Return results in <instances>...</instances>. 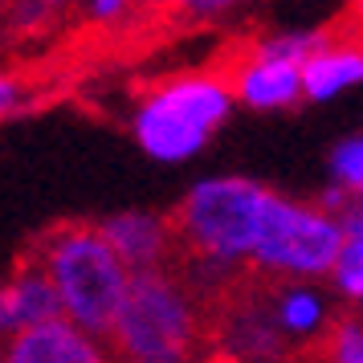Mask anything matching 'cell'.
<instances>
[{"mask_svg":"<svg viewBox=\"0 0 363 363\" xmlns=\"http://www.w3.org/2000/svg\"><path fill=\"white\" fill-rule=\"evenodd\" d=\"M37 265L62 298V311L90 335H111L118 306L127 298L131 269L123 265L115 245L106 241L102 225L94 220H62L33 237V245L21 253Z\"/></svg>","mask_w":363,"mask_h":363,"instance_id":"cell-1","label":"cell"},{"mask_svg":"<svg viewBox=\"0 0 363 363\" xmlns=\"http://www.w3.org/2000/svg\"><path fill=\"white\" fill-rule=\"evenodd\" d=\"M118 363H192L200 355V311L172 269H139L111 327Z\"/></svg>","mask_w":363,"mask_h":363,"instance_id":"cell-2","label":"cell"},{"mask_svg":"<svg viewBox=\"0 0 363 363\" xmlns=\"http://www.w3.org/2000/svg\"><path fill=\"white\" fill-rule=\"evenodd\" d=\"M274 196L278 192L253 180L196 184L164 216L172 233V257H220V262L253 257Z\"/></svg>","mask_w":363,"mask_h":363,"instance_id":"cell-3","label":"cell"},{"mask_svg":"<svg viewBox=\"0 0 363 363\" xmlns=\"http://www.w3.org/2000/svg\"><path fill=\"white\" fill-rule=\"evenodd\" d=\"M233 94L208 74L164 78L147 86V99L135 115V135L155 160H184L200 151L213 127L229 115Z\"/></svg>","mask_w":363,"mask_h":363,"instance_id":"cell-4","label":"cell"},{"mask_svg":"<svg viewBox=\"0 0 363 363\" xmlns=\"http://www.w3.org/2000/svg\"><path fill=\"white\" fill-rule=\"evenodd\" d=\"M343 245L347 241L335 220L302 208L294 200L274 196L262 225V241L253 249V262L269 265L278 274H290V278H318V274L335 269Z\"/></svg>","mask_w":363,"mask_h":363,"instance_id":"cell-5","label":"cell"},{"mask_svg":"<svg viewBox=\"0 0 363 363\" xmlns=\"http://www.w3.org/2000/svg\"><path fill=\"white\" fill-rule=\"evenodd\" d=\"M0 363H106L94 339L66 318H50L13 335Z\"/></svg>","mask_w":363,"mask_h":363,"instance_id":"cell-6","label":"cell"},{"mask_svg":"<svg viewBox=\"0 0 363 363\" xmlns=\"http://www.w3.org/2000/svg\"><path fill=\"white\" fill-rule=\"evenodd\" d=\"M106 241L115 245V253L123 257V265L139 274V269H164L172 257V233H167L164 216H147V213H123L102 220Z\"/></svg>","mask_w":363,"mask_h":363,"instance_id":"cell-7","label":"cell"},{"mask_svg":"<svg viewBox=\"0 0 363 363\" xmlns=\"http://www.w3.org/2000/svg\"><path fill=\"white\" fill-rule=\"evenodd\" d=\"M229 94L249 102V106H257V111L298 106V99H302V66H294V62H269V57H262V45H257V57L233 78Z\"/></svg>","mask_w":363,"mask_h":363,"instance_id":"cell-8","label":"cell"},{"mask_svg":"<svg viewBox=\"0 0 363 363\" xmlns=\"http://www.w3.org/2000/svg\"><path fill=\"white\" fill-rule=\"evenodd\" d=\"M4 314H9V330L17 335L25 327H37V323H50V318H62V298L53 290V281L29 265L25 257H17V274L4 286Z\"/></svg>","mask_w":363,"mask_h":363,"instance_id":"cell-9","label":"cell"},{"mask_svg":"<svg viewBox=\"0 0 363 363\" xmlns=\"http://www.w3.org/2000/svg\"><path fill=\"white\" fill-rule=\"evenodd\" d=\"M351 82H363V50H323L302 62V99H330Z\"/></svg>","mask_w":363,"mask_h":363,"instance_id":"cell-10","label":"cell"},{"mask_svg":"<svg viewBox=\"0 0 363 363\" xmlns=\"http://www.w3.org/2000/svg\"><path fill=\"white\" fill-rule=\"evenodd\" d=\"M330 164H335V176L347 192L363 196V139H343L330 155Z\"/></svg>","mask_w":363,"mask_h":363,"instance_id":"cell-11","label":"cell"},{"mask_svg":"<svg viewBox=\"0 0 363 363\" xmlns=\"http://www.w3.org/2000/svg\"><path fill=\"white\" fill-rule=\"evenodd\" d=\"M335 281L351 298H363V241H347L339 262H335Z\"/></svg>","mask_w":363,"mask_h":363,"instance_id":"cell-12","label":"cell"},{"mask_svg":"<svg viewBox=\"0 0 363 363\" xmlns=\"http://www.w3.org/2000/svg\"><path fill=\"white\" fill-rule=\"evenodd\" d=\"M233 0H172L160 17L164 21H200V17H213L220 9H229Z\"/></svg>","mask_w":363,"mask_h":363,"instance_id":"cell-13","label":"cell"},{"mask_svg":"<svg viewBox=\"0 0 363 363\" xmlns=\"http://www.w3.org/2000/svg\"><path fill=\"white\" fill-rule=\"evenodd\" d=\"M343 229L351 241H363V196L351 200V208L343 213Z\"/></svg>","mask_w":363,"mask_h":363,"instance_id":"cell-14","label":"cell"},{"mask_svg":"<svg viewBox=\"0 0 363 363\" xmlns=\"http://www.w3.org/2000/svg\"><path fill=\"white\" fill-rule=\"evenodd\" d=\"M90 4H94V17H102V21L118 17V13L127 9V0H90Z\"/></svg>","mask_w":363,"mask_h":363,"instance_id":"cell-15","label":"cell"},{"mask_svg":"<svg viewBox=\"0 0 363 363\" xmlns=\"http://www.w3.org/2000/svg\"><path fill=\"white\" fill-rule=\"evenodd\" d=\"M167 4H172V0H135V13H143V17H160Z\"/></svg>","mask_w":363,"mask_h":363,"instance_id":"cell-16","label":"cell"},{"mask_svg":"<svg viewBox=\"0 0 363 363\" xmlns=\"http://www.w3.org/2000/svg\"><path fill=\"white\" fill-rule=\"evenodd\" d=\"M0 330H9V314H4V286H0Z\"/></svg>","mask_w":363,"mask_h":363,"instance_id":"cell-17","label":"cell"},{"mask_svg":"<svg viewBox=\"0 0 363 363\" xmlns=\"http://www.w3.org/2000/svg\"><path fill=\"white\" fill-rule=\"evenodd\" d=\"M286 363H314V359H311V355H306V351H294V355H290V359H286Z\"/></svg>","mask_w":363,"mask_h":363,"instance_id":"cell-18","label":"cell"},{"mask_svg":"<svg viewBox=\"0 0 363 363\" xmlns=\"http://www.w3.org/2000/svg\"><path fill=\"white\" fill-rule=\"evenodd\" d=\"M347 4H351V9H355V13L363 17V0H347Z\"/></svg>","mask_w":363,"mask_h":363,"instance_id":"cell-19","label":"cell"}]
</instances>
